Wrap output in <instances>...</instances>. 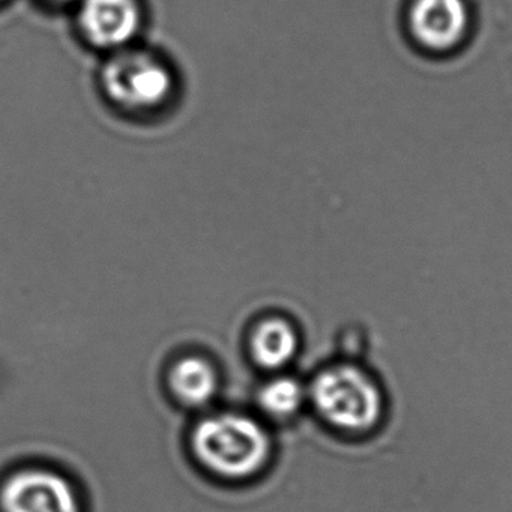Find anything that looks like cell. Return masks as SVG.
Masks as SVG:
<instances>
[{
    "label": "cell",
    "mask_w": 512,
    "mask_h": 512,
    "mask_svg": "<svg viewBox=\"0 0 512 512\" xmlns=\"http://www.w3.org/2000/svg\"><path fill=\"white\" fill-rule=\"evenodd\" d=\"M100 85L110 104L134 116L160 113L176 94V76L169 62L137 46L107 55Z\"/></svg>",
    "instance_id": "7a4b0ae2"
},
{
    "label": "cell",
    "mask_w": 512,
    "mask_h": 512,
    "mask_svg": "<svg viewBox=\"0 0 512 512\" xmlns=\"http://www.w3.org/2000/svg\"><path fill=\"white\" fill-rule=\"evenodd\" d=\"M169 386L179 403L203 407L214 400L220 386L214 365L202 356L178 359L169 371Z\"/></svg>",
    "instance_id": "ba28073f"
},
{
    "label": "cell",
    "mask_w": 512,
    "mask_h": 512,
    "mask_svg": "<svg viewBox=\"0 0 512 512\" xmlns=\"http://www.w3.org/2000/svg\"><path fill=\"white\" fill-rule=\"evenodd\" d=\"M407 26L422 49L449 52L469 31V5L466 0H412L407 11Z\"/></svg>",
    "instance_id": "8992f818"
},
{
    "label": "cell",
    "mask_w": 512,
    "mask_h": 512,
    "mask_svg": "<svg viewBox=\"0 0 512 512\" xmlns=\"http://www.w3.org/2000/svg\"><path fill=\"white\" fill-rule=\"evenodd\" d=\"M49 4L62 5L68 4V2H74V0H46Z\"/></svg>",
    "instance_id": "30bf717a"
},
{
    "label": "cell",
    "mask_w": 512,
    "mask_h": 512,
    "mask_svg": "<svg viewBox=\"0 0 512 512\" xmlns=\"http://www.w3.org/2000/svg\"><path fill=\"white\" fill-rule=\"evenodd\" d=\"M191 449L203 469L218 478L244 481L259 475L272 455L268 430L244 413H215L191 433Z\"/></svg>",
    "instance_id": "6da1fadb"
},
{
    "label": "cell",
    "mask_w": 512,
    "mask_h": 512,
    "mask_svg": "<svg viewBox=\"0 0 512 512\" xmlns=\"http://www.w3.org/2000/svg\"><path fill=\"white\" fill-rule=\"evenodd\" d=\"M4 2H7V0H0V5L4 4Z\"/></svg>",
    "instance_id": "8fae6325"
},
{
    "label": "cell",
    "mask_w": 512,
    "mask_h": 512,
    "mask_svg": "<svg viewBox=\"0 0 512 512\" xmlns=\"http://www.w3.org/2000/svg\"><path fill=\"white\" fill-rule=\"evenodd\" d=\"M307 391L317 415L337 430L361 433L376 427L382 418L379 386L355 365L325 368L314 377Z\"/></svg>",
    "instance_id": "3957f363"
},
{
    "label": "cell",
    "mask_w": 512,
    "mask_h": 512,
    "mask_svg": "<svg viewBox=\"0 0 512 512\" xmlns=\"http://www.w3.org/2000/svg\"><path fill=\"white\" fill-rule=\"evenodd\" d=\"M308 400V391L298 379L278 376L268 380L257 394L259 407L274 419L295 416Z\"/></svg>",
    "instance_id": "9c48e42d"
},
{
    "label": "cell",
    "mask_w": 512,
    "mask_h": 512,
    "mask_svg": "<svg viewBox=\"0 0 512 512\" xmlns=\"http://www.w3.org/2000/svg\"><path fill=\"white\" fill-rule=\"evenodd\" d=\"M299 337L295 326L283 317L260 320L250 335V353L263 370H280L295 359Z\"/></svg>",
    "instance_id": "52a82bcc"
},
{
    "label": "cell",
    "mask_w": 512,
    "mask_h": 512,
    "mask_svg": "<svg viewBox=\"0 0 512 512\" xmlns=\"http://www.w3.org/2000/svg\"><path fill=\"white\" fill-rule=\"evenodd\" d=\"M2 512H82L70 479L55 470L28 467L13 473L0 487Z\"/></svg>",
    "instance_id": "277c9868"
},
{
    "label": "cell",
    "mask_w": 512,
    "mask_h": 512,
    "mask_svg": "<svg viewBox=\"0 0 512 512\" xmlns=\"http://www.w3.org/2000/svg\"><path fill=\"white\" fill-rule=\"evenodd\" d=\"M143 23L139 0H80L77 10L83 40L106 55L136 46Z\"/></svg>",
    "instance_id": "5b68a950"
}]
</instances>
